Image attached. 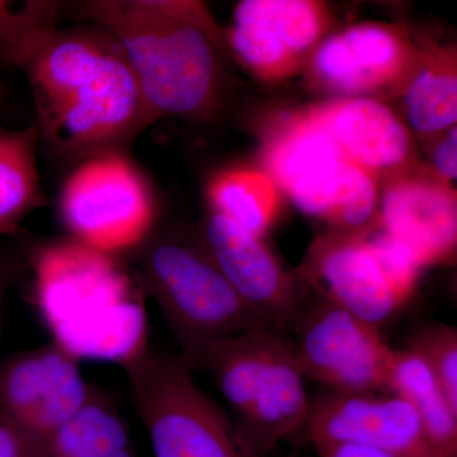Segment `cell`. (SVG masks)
<instances>
[{
	"label": "cell",
	"instance_id": "cell-6",
	"mask_svg": "<svg viewBox=\"0 0 457 457\" xmlns=\"http://www.w3.org/2000/svg\"><path fill=\"white\" fill-rule=\"evenodd\" d=\"M264 165L302 212L339 233H362L378 204V176L345 158L319 107L290 117L264 149Z\"/></svg>",
	"mask_w": 457,
	"mask_h": 457
},
{
	"label": "cell",
	"instance_id": "cell-13",
	"mask_svg": "<svg viewBox=\"0 0 457 457\" xmlns=\"http://www.w3.org/2000/svg\"><path fill=\"white\" fill-rule=\"evenodd\" d=\"M303 429L314 449L359 445L399 457H437L416 409L389 392L317 396Z\"/></svg>",
	"mask_w": 457,
	"mask_h": 457
},
{
	"label": "cell",
	"instance_id": "cell-28",
	"mask_svg": "<svg viewBox=\"0 0 457 457\" xmlns=\"http://www.w3.org/2000/svg\"><path fill=\"white\" fill-rule=\"evenodd\" d=\"M0 457H29L17 436L0 418Z\"/></svg>",
	"mask_w": 457,
	"mask_h": 457
},
{
	"label": "cell",
	"instance_id": "cell-20",
	"mask_svg": "<svg viewBox=\"0 0 457 457\" xmlns=\"http://www.w3.org/2000/svg\"><path fill=\"white\" fill-rule=\"evenodd\" d=\"M405 116L411 130L431 137L457 121L456 53L453 47L423 53L405 84Z\"/></svg>",
	"mask_w": 457,
	"mask_h": 457
},
{
	"label": "cell",
	"instance_id": "cell-14",
	"mask_svg": "<svg viewBox=\"0 0 457 457\" xmlns=\"http://www.w3.org/2000/svg\"><path fill=\"white\" fill-rule=\"evenodd\" d=\"M329 13L312 0H243L234 12L227 45L267 82L291 77L323 41Z\"/></svg>",
	"mask_w": 457,
	"mask_h": 457
},
{
	"label": "cell",
	"instance_id": "cell-11",
	"mask_svg": "<svg viewBox=\"0 0 457 457\" xmlns=\"http://www.w3.org/2000/svg\"><path fill=\"white\" fill-rule=\"evenodd\" d=\"M300 278L315 296L380 328L407 303L414 279L363 233H333L312 245Z\"/></svg>",
	"mask_w": 457,
	"mask_h": 457
},
{
	"label": "cell",
	"instance_id": "cell-25",
	"mask_svg": "<svg viewBox=\"0 0 457 457\" xmlns=\"http://www.w3.org/2000/svg\"><path fill=\"white\" fill-rule=\"evenodd\" d=\"M318 457H399L384 451L359 445H332V446L318 447Z\"/></svg>",
	"mask_w": 457,
	"mask_h": 457
},
{
	"label": "cell",
	"instance_id": "cell-27",
	"mask_svg": "<svg viewBox=\"0 0 457 457\" xmlns=\"http://www.w3.org/2000/svg\"><path fill=\"white\" fill-rule=\"evenodd\" d=\"M22 9L14 11L11 2L0 0V44H3L12 32L17 29L21 18H22Z\"/></svg>",
	"mask_w": 457,
	"mask_h": 457
},
{
	"label": "cell",
	"instance_id": "cell-4",
	"mask_svg": "<svg viewBox=\"0 0 457 457\" xmlns=\"http://www.w3.org/2000/svg\"><path fill=\"white\" fill-rule=\"evenodd\" d=\"M188 366L212 376L252 455L264 457L305 426L312 399L290 336L251 330L207 345Z\"/></svg>",
	"mask_w": 457,
	"mask_h": 457
},
{
	"label": "cell",
	"instance_id": "cell-24",
	"mask_svg": "<svg viewBox=\"0 0 457 457\" xmlns=\"http://www.w3.org/2000/svg\"><path fill=\"white\" fill-rule=\"evenodd\" d=\"M432 165L436 179L450 185L457 177V129L445 132L444 137L436 144L432 152Z\"/></svg>",
	"mask_w": 457,
	"mask_h": 457
},
{
	"label": "cell",
	"instance_id": "cell-19",
	"mask_svg": "<svg viewBox=\"0 0 457 457\" xmlns=\"http://www.w3.org/2000/svg\"><path fill=\"white\" fill-rule=\"evenodd\" d=\"M40 137L35 123L0 129V236H14L29 213L46 203L38 171Z\"/></svg>",
	"mask_w": 457,
	"mask_h": 457
},
{
	"label": "cell",
	"instance_id": "cell-18",
	"mask_svg": "<svg viewBox=\"0 0 457 457\" xmlns=\"http://www.w3.org/2000/svg\"><path fill=\"white\" fill-rule=\"evenodd\" d=\"M386 390L416 409L437 457H457V409L420 352L394 348Z\"/></svg>",
	"mask_w": 457,
	"mask_h": 457
},
{
	"label": "cell",
	"instance_id": "cell-30",
	"mask_svg": "<svg viewBox=\"0 0 457 457\" xmlns=\"http://www.w3.org/2000/svg\"><path fill=\"white\" fill-rule=\"evenodd\" d=\"M5 97V86L4 83L0 82V104H3V99Z\"/></svg>",
	"mask_w": 457,
	"mask_h": 457
},
{
	"label": "cell",
	"instance_id": "cell-2",
	"mask_svg": "<svg viewBox=\"0 0 457 457\" xmlns=\"http://www.w3.org/2000/svg\"><path fill=\"white\" fill-rule=\"evenodd\" d=\"M80 11L119 42L154 121L204 120L218 110L227 40L204 4L92 0Z\"/></svg>",
	"mask_w": 457,
	"mask_h": 457
},
{
	"label": "cell",
	"instance_id": "cell-29",
	"mask_svg": "<svg viewBox=\"0 0 457 457\" xmlns=\"http://www.w3.org/2000/svg\"><path fill=\"white\" fill-rule=\"evenodd\" d=\"M102 457H137V453H135L134 449H132V445L130 446L122 447V449H119L116 451H112V453H106Z\"/></svg>",
	"mask_w": 457,
	"mask_h": 457
},
{
	"label": "cell",
	"instance_id": "cell-5",
	"mask_svg": "<svg viewBox=\"0 0 457 457\" xmlns=\"http://www.w3.org/2000/svg\"><path fill=\"white\" fill-rule=\"evenodd\" d=\"M140 248L135 276L161 309L187 365L212 343L272 329L240 299L198 243L163 237Z\"/></svg>",
	"mask_w": 457,
	"mask_h": 457
},
{
	"label": "cell",
	"instance_id": "cell-21",
	"mask_svg": "<svg viewBox=\"0 0 457 457\" xmlns=\"http://www.w3.org/2000/svg\"><path fill=\"white\" fill-rule=\"evenodd\" d=\"M212 212L263 237L278 212V187L266 170L231 168L210 182Z\"/></svg>",
	"mask_w": 457,
	"mask_h": 457
},
{
	"label": "cell",
	"instance_id": "cell-8",
	"mask_svg": "<svg viewBox=\"0 0 457 457\" xmlns=\"http://www.w3.org/2000/svg\"><path fill=\"white\" fill-rule=\"evenodd\" d=\"M59 212L71 239L114 257L146 243L155 221L152 191L121 152L80 161L62 186Z\"/></svg>",
	"mask_w": 457,
	"mask_h": 457
},
{
	"label": "cell",
	"instance_id": "cell-22",
	"mask_svg": "<svg viewBox=\"0 0 457 457\" xmlns=\"http://www.w3.org/2000/svg\"><path fill=\"white\" fill-rule=\"evenodd\" d=\"M130 445L121 414L95 390L88 403L51 437L40 457H102Z\"/></svg>",
	"mask_w": 457,
	"mask_h": 457
},
{
	"label": "cell",
	"instance_id": "cell-7",
	"mask_svg": "<svg viewBox=\"0 0 457 457\" xmlns=\"http://www.w3.org/2000/svg\"><path fill=\"white\" fill-rule=\"evenodd\" d=\"M123 371L155 457H255L180 354L149 347Z\"/></svg>",
	"mask_w": 457,
	"mask_h": 457
},
{
	"label": "cell",
	"instance_id": "cell-26",
	"mask_svg": "<svg viewBox=\"0 0 457 457\" xmlns=\"http://www.w3.org/2000/svg\"><path fill=\"white\" fill-rule=\"evenodd\" d=\"M16 272L17 267L14 266L13 261L4 255H0V335H2L5 296L11 288L12 282L14 281Z\"/></svg>",
	"mask_w": 457,
	"mask_h": 457
},
{
	"label": "cell",
	"instance_id": "cell-16",
	"mask_svg": "<svg viewBox=\"0 0 457 457\" xmlns=\"http://www.w3.org/2000/svg\"><path fill=\"white\" fill-rule=\"evenodd\" d=\"M378 227L414 255L420 267L455 249L456 192L438 179L403 176L385 189Z\"/></svg>",
	"mask_w": 457,
	"mask_h": 457
},
{
	"label": "cell",
	"instance_id": "cell-9",
	"mask_svg": "<svg viewBox=\"0 0 457 457\" xmlns=\"http://www.w3.org/2000/svg\"><path fill=\"white\" fill-rule=\"evenodd\" d=\"M291 333L305 378L329 392H387L394 348L378 327L311 294Z\"/></svg>",
	"mask_w": 457,
	"mask_h": 457
},
{
	"label": "cell",
	"instance_id": "cell-23",
	"mask_svg": "<svg viewBox=\"0 0 457 457\" xmlns=\"http://www.w3.org/2000/svg\"><path fill=\"white\" fill-rule=\"evenodd\" d=\"M408 345L425 357L451 404L457 409L456 328L441 323L429 324L420 328Z\"/></svg>",
	"mask_w": 457,
	"mask_h": 457
},
{
	"label": "cell",
	"instance_id": "cell-12",
	"mask_svg": "<svg viewBox=\"0 0 457 457\" xmlns=\"http://www.w3.org/2000/svg\"><path fill=\"white\" fill-rule=\"evenodd\" d=\"M198 245L258 318L290 336L311 293L281 266L262 237L212 212Z\"/></svg>",
	"mask_w": 457,
	"mask_h": 457
},
{
	"label": "cell",
	"instance_id": "cell-10",
	"mask_svg": "<svg viewBox=\"0 0 457 457\" xmlns=\"http://www.w3.org/2000/svg\"><path fill=\"white\" fill-rule=\"evenodd\" d=\"M93 392L79 361L53 343L18 352L0 363V418L29 457H40Z\"/></svg>",
	"mask_w": 457,
	"mask_h": 457
},
{
	"label": "cell",
	"instance_id": "cell-3",
	"mask_svg": "<svg viewBox=\"0 0 457 457\" xmlns=\"http://www.w3.org/2000/svg\"><path fill=\"white\" fill-rule=\"evenodd\" d=\"M33 302L53 345L77 361L125 370L149 348L143 287L117 257L75 240L47 243L29 255Z\"/></svg>",
	"mask_w": 457,
	"mask_h": 457
},
{
	"label": "cell",
	"instance_id": "cell-17",
	"mask_svg": "<svg viewBox=\"0 0 457 457\" xmlns=\"http://www.w3.org/2000/svg\"><path fill=\"white\" fill-rule=\"evenodd\" d=\"M319 110L337 145L353 163L378 177L407 165L411 155V132L378 99L345 97Z\"/></svg>",
	"mask_w": 457,
	"mask_h": 457
},
{
	"label": "cell",
	"instance_id": "cell-1",
	"mask_svg": "<svg viewBox=\"0 0 457 457\" xmlns=\"http://www.w3.org/2000/svg\"><path fill=\"white\" fill-rule=\"evenodd\" d=\"M57 17L45 3L0 50L29 80L40 145L79 162L120 152L154 121L128 59L104 27L62 29Z\"/></svg>",
	"mask_w": 457,
	"mask_h": 457
},
{
	"label": "cell",
	"instance_id": "cell-15",
	"mask_svg": "<svg viewBox=\"0 0 457 457\" xmlns=\"http://www.w3.org/2000/svg\"><path fill=\"white\" fill-rule=\"evenodd\" d=\"M422 55L404 29L384 23H361L319 44L309 62V77L327 92L361 95L384 87L405 86Z\"/></svg>",
	"mask_w": 457,
	"mask_h": 457
}]
</instances>
